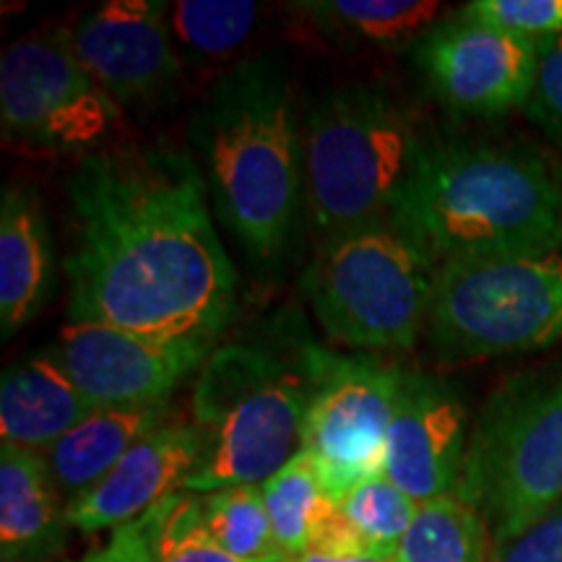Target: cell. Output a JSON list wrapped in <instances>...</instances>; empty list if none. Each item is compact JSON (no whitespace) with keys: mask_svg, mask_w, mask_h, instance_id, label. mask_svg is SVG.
I'll use <instances>...</instances> for the list:
<instances>
[{"mask_svg":"<svg viewBox=\"0 0 562 562\" xmlns=\"http://www.w3.org/2000/svg\"><path fill=\"white\" fill-rule=\"evenodd\" d=\"M469 412L448 381L402 372L385 440V476L414 503L453 495L469 451Z\"/></svg>","mask_w":562,"mask_h":562,"instance_id":"5bb4252c","label":"cell"},{"mask_svg":"<svg viewBox=\"0 0 562 562\" xmlns=\"http://www.w3.org/2000/svg\"><path fill=\"white\" fill-rule=\"evenodd\" d=\"M487 524L456 495L422 503L398 544L396 562H490Z\"/></svg>","mask_w":562,"mask_h":562,"instance_id":"44dd1931","label":"cell"},{"mask_svg":"<svg viewBox=\"0 0 562 562\" xmlns=\"http://www.w3.org/2000/svg\"><path fill=\"white\" fill-rule=\"evenodd\" d=\"M297 9L323 32L347 42L396 47L422 40L438 21L442 5L425 0H313Z\"/></svg>","mask_w":562,"mask_h":562,"instance_id":"ffe728a7","label":"cell"},{"mask_svg":"<svg viewBox=\"0 0 562 562\" xmlns=\"http://www.w3.org/2000/svg\"><path fill=\"white\" fill-rule=\"evenodd\" d=\"M167 402L100 409L47 448L42 456L66 505L100 484L140 438L167 425Z\"/></svg>","mask_w":562,"mask_h":562,"instance_id":"d6986e66","label":"cell"},{"mask_svg":"<svg viewBox=\"0 0 562 562\" xmlns=\"http://www.w3.org/2000/svg\"><path fill=\"white\" fill-rule=\"evenodd\" d=\"M203 518L211 537L243 562L286 558L279 550L261 487H229L203 495Z\"/></svg>","mask_w":562,"mask_h":562,"instance_id":"cb8c5ba5","label":"cell"},{"mask_svg":"<svg viewBox=\"0 0 562 562\" xmlns=\"http://www.w3.org/2000/svg\"><path fill=\"white\" fill-rule=\"evenodd\" d=\"M89 76L123 112H151L178 94L180 50L167 24V3L108 0L70 32Z\"/></svg>","mask_w":562,"mask_h":562,"instance_id":"7c38bea8","label":"cell"},{"mask_svg":"<svg viewBox=\"0 0 562 562\" xmlns=\"http://www.w3.org/2000/svg\"><path fill=\"white\" fill-rule=\"evenodd\" d=\"M68 201V321L157 339H220L237 307V273L191 151L140 144L83 154Z\"/></svg>","mask_w":562,"mask_h":562,"instance_id":"6da1fadb","label":"cell"},{"mask_svg":"<svg viewBox=\"0 0 562 562\" xmlns=\"http://www.w3.org/2000/svg\"><path fill=\"white\" fill-rule=\"evenodd\" d=\"M70 562H149V542H146L144 516L112 531L108 544L97 547V550Z\"/></svg>","mask_w":562,"mask_h":562,"instance_id":"f546056e","label":"cell"},{"mask_svg":"<svg viewBox=\"0 0 562 562\" xmlns=\"http://www.w3.org/2000/svg\"><path fill=\"white\" fill-rule=\"evenodd\" d=\"M68 505L55 490L45 456L0 446V554L3 562H45L66 544Z\"/></svg>","mask_w":562,"mask_h":562,"instance_id":"ac0fdd59","label":"cell"},{"mask_svg":"<svg viewBox=\"0 0 562 562\" xmlns=\"http://www.w3.org/2000/svg\"><path fill=\"white\" fill-rule=\"evenodd\" d=\"M50 351L100 409H117L167 402L193 370L206 364L214 344L68 321Z\"/></svg>","mask_w":562,"mask_h":562,"instance_id":"4fadbf2b","label":"cell"},{"mask_svg":"<svg viewBox=\"0 0 562 562\" xmlns=\"http://www.w3.org/2000/svg\"><path fill=\"white\" fill-rule=\"evenodd\" d=\"M313 393L302 430L323 490L339 505L351 487L385 472V440L402 368L313 344Z\"/></svg>","mask_w":562,"mask_h":562,"instance_id":"30bf717a","label":"cell"},{"mask_svg":"<svg viewBox=\"0 0 562 562\" xmlns=\"http://www.w3.org/2000/svg\"><path fill=\"white\" fill-rule=\"evenodd\" d=\"M427 334L442 360L524 355L562 339V252L440 263Z\"/></svg>","mask_w":562,"mask_h":562,"instance_id":"ba28073f","label":"cell"},{"mask_svg":"<svg viewBox=\"0 0 562 562\" xmlns=\"http://www.w3.org/2000/svg\"><path fill=\"white\" fill-rule=\"evenodd\" d=\"M261 9L248 0H178L167 3V24L180 53L222 60L248 42Z\"/></svg>","mask_w":562,"mask_h":562,"instance_id":"603a6c76","label":"cell"},{"mask_svg":"<svg viewBox=\"0 0 562 562\" xmlns=\"http://www.w3.org/2000/svg\"><path fill=\"white\" fill-rule=\"evenodd\" d=\"M209 456V435L199 425H161L140 438L117 467L74 503L70 529L94 533L121 529L186 490Z\"/></svg>","mask_w":562,"mask_h":562,"instance_id":"9a60e30c","label":"cell"},{"mask_svg":"<svg viewBox=\"0 0 562 562\" xmlns=\"http://www.w3.org/2000/svg\"><path fill=\"white\" fill-rule=\"evenodd\" d=\"M526 117L562 146V37L539 42V68Z\"/></svg>","mask_w":562,"mask_h":562,"instance_id":"83f0119b","label":"cell"},{"mask_svg":"<svg viewBox=\"0 0 562 562\" xmlns=\"http://www.w3.org/2000/svg\"><path fill=\"white\" fill-rule=\"evenodd\" d=\"M417 63L442 108L463 117H497L529 102L539 42L459 16L435 24L417 42Z\"/></svg>","mask_w":562,"mask_h":562,"instance_id":"8fae6325","label":"cell"},{"mask_svg":"<svg viewBox=\"0 0 562 562\" xmlns=\"http://www.w3.org/2000/svg\"><path fill=\"white\" fill-rule=\"evenodd\" d=\"M188 138L224 227L258 261L281 256L305 209L302 133L284 63L258 55L222 74Z\"/></svg>","mask_w":562,"mask_h":562,"instance_id":"3957f363","label":"cell"},{"mask_svg":"<svg viewBox=\"0 0 562 562\" xmlns=\"http://www.w3.org/2000/svg\"><path fill=\"white\" fill-rule=\"evenodd\" d=\"M297 562H396V558H385V554H344V558H334V554H318V552H307L302 554Z\"/></svg>","mask_w":562,"mask_h":562,"instance_id":"4dcf8cb0","label":"cell"},{"mask_svg":"<svg viewBox=\"0 0 562 562\" xmlns=\"http://www.w3.org/2000/svg\"><path fill=\"white\" fill-rule=\"evenodd\" d=\"M149 562H243L211 537L203 518V501L193 492H178L144 513ZM273 558L261 562H284Z\"/></svg>","mask_w":562,"mask_h":562,"instance_id":"d4e9b609","label":"cell"},{"mask_svg":"<svg viewBox=\"0 0 562 562\" xmlns=\"http://www.w3.org/2000/svg\"><path fill=\"white\" fill-rule=\"evenodd\" d=\"M0 121L13 140L47 151H97L123 110L81 66L66 30L26 34L0 58Z\"/></svg>","mask_w":562,"mask_h":562,"instance_id":"9c48e42d","label":"cell"},{"mask_svg":"<svg viewBox=\"0 0 562 562\" xmlns=\"http://www.w3.org/2000/svg\"><path fill=\"white\" fill-rule=\"evenodd\" d=\"M427 140L402 102L351 83L315 104L302 131L305 214L326 237L393 216Z\"/></svg>","mask_w":562,"mask_h":562,"instance_id":"5b68a950","label":"cell"},{"mask_svg":"<svg viewBox=\"0 0 562 562\" xmlns=\"http://www.w3.org/2000/svg\"><path fill=\"white\" fill-rule=\"evenodd\" d=\"M55 290V240L40 195L9 182L0 195V334L16 336Z\"/></svg>","mask_w":562,"mask_h":562,"instance_id":"2e32d148","label":"cell"},{"mask_svg":"<svg viewBox=\"0 0 562 562\" xmlns=\"http://www.w3.org/2000/svg\"><path fill=\"white\" fill-rule=\"evenodd\" d=\"M461 16L533 42L562 37V0H474Z\"/></svg>","mask_w":562,"mask_h":562,"instance_id":"4316f807","label":"cell"},{"mask_svg":"<svg viewBox=\"0 0 562 562\" xmlns=\"http://www.w3.org/2000/svg\"><path fill=\"white\" fill-rule=\"evenodd\" d=\"M266 508L273 526L279 550L290 554H307L318 529L331 516L336 503L326 495L315 463L305 451L294 456L269 482L261 484Z\"/></svg>","mask_w":562,"mask_h":562,"instance_id":"7402d4cb","label":"cell"},{"mask_svg":"<svg viewBox=\"0 0 562 562\" xmlns=\"http://www.w3.org/2000/svg\"><path fill=\"white\" fill-rule=\"evenodd\" d=\"M339 510L349 518L370 552L396 558L404 533L417 518L419 503L393 484L389 476H372L341 497Z\"/></svg>","mask_w":562,"mask_h":562,"instance_id":"484cf974","label":"cell"},{"mask_svg":"<svg viewBox=\"0 0 562 562\" xmlns=\"http://www.w3.org/2000/svg\"><path fill=\"white\" fill-rule=\"evenodd\" d=\"M313 344L297 341L286 355L261 341L211 351L193 391V417L209 435V456L182 492L261 487L302 453Z\"/></svg>","mask_w":562,"mask_h":562,"instance_id":"277c9868","label":"cell"},{"mask_svg":"<svg viewBox=\"0 0 562 562\" xmlns=\"http://www.w3.org/2000/svg\"><path fill=\"white\" fill-rule=\"evenodd\" d=\"M393 220L440 263L562 252V161L531 144L427 140Z\"/></svg>","mask_w":562,"mask_h":562,"instance_id":"7a4b0ae2","label":"cell"},{"mask_svg":"<svg viewBox=\"0 0 562 562\" xmlns=\"http://www.w3.org/2000/svg\"><path fill=\"white\" fill-rule=\"evenodd\" d=\"M94 412L100 406L70 381L50 349L13 362L0 378V438L9 446L45 453Z\"/></svg>","mask_w":562,"mask_h":562,"instance_id":"e0dca14e","label":"cell"},{"mask_svg":"<svg viewBox=\"0 0 562 562\" xmlns=\"http://www.w3.org/2000/svg\"><path fill=\"white\" fill-rule=\"evenodd\" d=\"M490 562H562V503L510 542L495 547Z\"/></svg>","mask_w":562,"mask_h":562,"instance_id":"f1b7e54d","label":"cell"},{"mask_svg":"<svg viewBox=\"0 0 562 562\" xmlns=\"http://www.w3.org/2000/svg\"><path fill=\"white\" fill-rule=\"evenodd\" d=\"M440 261L393 216L326 237L302 292L334 341L412 349L427 326Z\"/></svg>","mask_w":562,"mask_h":562,"instance_id":"8992f818","label":"cell"},{"mask_svg":"<svg viewBox=\"0 0 562 562\" xmlns=\"http://www.w3.org/2000/svg\"><path fill=\"white\" fill-rule=\"evenodd\" d=\"M453 495L484 518L492 550L562 503V368L518 378L492 398Z\"/></svg>","mask_w":562,"mask_h":562,"instance_id":"52a82bcc","label":"cell"}]
</instances>
